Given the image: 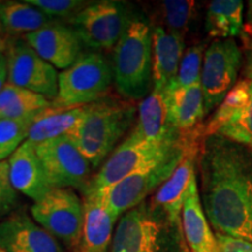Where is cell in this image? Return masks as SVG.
<instances>
[{
	"instance_id": "obj_33",
	"label": "cell",
	"mask_w": 252,
	"mask_h": 252,
	"mask_svg": "<svg viewBox=\"0 0 252 252\" xmlns=\"http://www.w3.org/2000/svg\"><path fill=\"white\" fill-rule=\"evenodd\" d=\"M7 83V62H2L0 64V91Z\"/></svg>"
},
{
	"instance_id": "obj_7",
	"label": "cell",
	"mask_w": 252,
	"mask_h": 252,
	"mask_svg": "<svg viewBox=\"0 0 252 252\" xmlns=\"http://www.w3.org/2000/svg\"><path fill=\"white\" fill-rule=\"evenodd\" d=\"M190 143L185 141L180 146L152 165L133 173L108 190L102 191L106 203L118 219L146 201V197L157 191L180 165Z\"/></svg>"
},
{
	"instance_id": "obj_14",
	"label": "cell",
	"mask_w": 252,
	"mask_h": 252,
	"mask_svg": "<svg viewBox=\"0 0 252 252\" xmlns=\"http://www.w3.org/2000/svg\"><path fill=\"white\" fill-rule=\"evenodd\" d=\"M0 249L4 252H64L59 239L24 209L0 222Z\"/></svg>"
},
{
	"instance_id": "obj_38",
	"label": "cell",
	"mask_w": 252,
	"mask_h": 252,
	"mask_svg": "<svg viewBox=\"0 0 252 252\" xmlns=\"http://www.w3.org/2000/svg\"><path fill=\"white\" fill-rule=\"evenodd\" d=\"M4 33H5L4 28H2V25H1V23H0V35H2Z\"/></svg>"
},
{
	"instance_id": "obj_35",
	"label": "cell",
	"mask_w": 252,
	"mask_h": 252,
	"mask_svg": "<svg viewBox=\"0 0 252 252\" xmlns=\"http://www.w3.org/2000/svg\"><path fill=\"white\" fill-rule=\"evenodd\" d=\"M247 74L249 75V78H252V55L250 59V62H249L248 69H247Z\"/></svg>"
},
{
	"instance_id": "obj_28",
	"label": "cell",
	"mask_w": 252,
	"mask_h": 252,
	"mask_svg": "<svg viewBox=\"0 0 252 252\" xmlns=\"http://www.w3.org/2000/svg\"><path fill=\"white\" fill-rule=\"evenodd\" d=\"M195 2L188 0H165L161 2V14L165 21V30L180 34L187 30L194 13Z\"/></svg>"
},
{
	"instance_id": "obj_40",
	"label": "cell",
	"mask_w": 252,
	"mask_h": 252,
	"mask_svg": "<svg viewBox=\"0 0 252 252\" xmlns=\"http://www.w3.org/2000/svg\"><path fill=\"white\" fill-rule=\"evenodd\" d=\"M0 118H1V117H0Z\"/></svg>"
},
{
	"instance_id": "obj_4",
	"label": "cell",
	"mask_w": 252,
	"mask_h": 252,
	"mask_svg": "<svg viewBox=\"0 0 252 252\" xmlns=\"http://www.w3.org/2000/svg\"><path fill=\"white\" fill-rule=\"evenodd\" d=\"M113 81L130 100H143L153 89L152 30L143 19L132 18L113 49Z\"/></svg>"
},
{
	"instance_id": "obj_18",
	"label": "cell",
	"mask_w": 252,
	"mask_h": 252,
	"mask_svg": "<svg viewBox=\"0 0 252 252\" xmlns=\"http://www.w3.org/2000/svg\"><path fill=\"white\" fill-rule=\"evenodd\" d=\"M133 130L151 143H179L184 133L171 124L167 112L165 93L152 89L138 106V119Z\"/></svg>"
},
{
	"instance_id": "obj_39",
	"label": "cell",
	"mask_w": 252,
	"mask_h": 252,
	"mask_svg": "<svg viewBox=\"0 0 252 252\" xmlns=\"http://www.w3.org/2000/svg\"><path fill=\"white\" fill-rule=\"evenodd\" d=\"M0 252H4V251H2V250H1V249H0Z\"/></svg>"
},
{
	"instance_id": "obj_29",
	"label": "cell",
	"mask_w": 252,
	"mask_h": 252,
	"mask_svg": "<svg viewBox=\"0 0 252 252\" xmlns=\"http://www.w3.org/2000/svg\"><path fill=\"white\" fill-rule=\"evenodd\" d=\"M204 48L202 45L190 47L185 52L175 77V84L182 88H188L201 84Z\"/></svg>"
},
{
	"instance_id": "obj_2",
	"label": "cell",
	"mask_w": 252,
	"mask_h": 252,
	"mask_svg": "<svg viewBox=\"0 0 252 252\" xmlns=\"http://www.w3.org/2000/svg\"><path fill=\"white\" fill-rule=\"evenodd\" d=\"M110 252H189L182 224L152 201H145L118 220Z\"/></svg>"
},
{
	"instance_id": "obj_21",
	"label": "cell",
	"mask_w": 252,
	"mask_h": 252,
	"mask_svg": "<svg viewBox=\"0 0 252 252\" xmlns=\"http://www.w3.org/2000/svg\"><path fill=\"white\" fill-rule=\"evenodd\" d=\"M196 147L194 144L189 146L184 160L178 166L171 178L156 191L151 201L160 207L168 215L172 222L181 223V213L185 198L187 196L189 185L196 175Z\"/></svg>"
},
{
	"instance_id": "obj_13",
	"label": "cell",
	"mask_w": 252,
	"mask_h": 252,
	"mask_svg": "<svg viewBox=\"0 0 252 252\" xmlns=\"http://www.w3.org/2000/svg\"><path fill=\"white\" fill-rule=\"evenodd\" d=\"M202 133L222 135L252 150V78L238 82L226 94Z\"/></svg>"
},
{
	"instance_id": "obj_30",
	"label": "cell",
	"mask_w": 252,
	"mask_h": 252,
	"mask_svg": "<svg viewBox=\"0 0 252 252\" xmlns=\"http://www.w3.org/2000/svg\"><path fill=\"white\" fill-rule=\"evenodd\" d=\"M25 1L39 8L49 18H67L69 20H71L75 15L89 5V2L82 0H25Z\"/></svg>"
},
{
	"instance_id": "obj_34",
	"label": "cell",
	"mask_w": 252,
	"mask_h": 252,
	"mask_svg": "<svg viewBox=\"0 0 252 252\" xmlns=\"http://www.w3.org/2000/svg\"><path fill=\"white\" fill-rule=\"evenodd\" d=\"M8 46V36H5L4 34L0 35V54H5Z\"/></svg>"
},
{
	"instance_id": "obj_6",
	"label": "cell",
	"mask_w": 252,
	"mask_h": 252,
	"mask_svg": "<svg viewBox=\"0 0 252 252\" xmlns=\"http://www.w3.org/2000/svg\"><path fill=\"white\" fill-rule=\"evenodd\" d=\"M112 81V67L103 54H81L74 64L59 74L58 96L52 108H78L97 102L108 93Z\"/></svg>"
},
{
	"instance_id": "obj_20",
	"label": "cell",
	"mask_w": 252,
	"mask_h": 252,
	"mask_svg": "<svg viewBox=\"0 0 252 252\" xmlns=\"http://www.w3.org/2000/svg\"><path fill=\"white\" fill-rule=\"evenodd\" d=\"M185 54V41L180 34L172 33L161 26L152 30V78L153 89H165L178 75L182 56Z\"/></svg>"
},
{
	"instance_id": "obj_23",
	"label": "cell",
	"mask_w": 252,
	"mask_h": 252,
	"mask_svg": "<svg viewBox=\"0 0 252 252\" xmlns=\"http://www.w3.org/2000/svg\"><path fill=\"white\" fill-rule=\"evenodd\" d=\"M87 109L88 105L69 109H54L50 106L43 110L32 124L28 140L37 144L67 135L82 121Z\"/></svg>"
},
{
	"instance_id": "obj_12",
	"label": "cell",
	"mask_w": 252,
	"mask_h": 252,
	"mask_svg": "<svg viewBox=\"0 0 252 252\" xmlns=\"http://www.w3.org/2000/svg\"><path fill=\"white\" fill-rule=\"evenodd\" d=\"M47 179L54 188H84L91 165L68 135L35 144Z\"/></svg>"
},
{
	"instance_id": "obj_36",
	"label": "cell",
	"mask_w": 252,
	"mask_h": 252,
	"mask_svg": "<svg viewBox=\"0 0 252 252\" xmlns=\"http://www.w3.org/2000/svg\"><path fill=\"white\" fill-rule=\"evenodd\" d=\"M249 9H250V12H249V18L252 19V1H249Z\"/></svg>"
},
{
	"instance_id": "obj_31",
	"label": "cell",
	"mask_w": 252,
	"mask_h": 252,
	"mask_svg": "<svg viewBox=\"0 0 252 252\" xmlns=\"http://www.w3.org/2000/svg\"><path fill=\"white\" fill-rule=\"evenodd\" d=\"M20 197L9 178L8 161H0V222L19 209Z\"/></svg>"
},
{
	"instance_id": "obj_9",
	"label": "cell",
	"mask_w": 252,
	"mask_h": 252,
	"mask_svg": "<svg viewBox=\"0 0 252 252\" xmlns=\"http://www.w3.org/2000/svg\"><path fill=\"white\" fill-rule=\"evenodd\" d=\"M241 65L242 50L234 39L215 40L206 49L201 72L206 117L234 89Z\"/></svg>"
},
{
	"instance_id": "obj_26",
	"label": "cell",
	"mask_w": 252,
	"mask_h": 252,
	"mask_svg": "<svg viewBox=\"0 0 252 252\" xmlns=\"http://www.w3.org/2000/svg\"><path fill=\"white\" fill-rule=\"evenodd\" d=\"M52 102L39 94L6 83L0 91V117L24 119L49 109Z\"/></svg>"
},
{
	"instance_id": "obj_24",
	"label": "cell",
	"mask_w": 252,
	"mask_h": 252,
	"mask_svg": "<svg viewBox=\"0 0 252 252\" xmlns=\"http://www.w3.org/2000/svg\"><path fill=\"white\" fill-rule=\"evenodd\" d=\"M55 21L48 15L24 1L4 0L0 1V23L8 36L19 37L41 30Z\"/></svg>"
},
{
	"instance_id": "obj_1",
	"label": "cell",
	"mask_w": 252,
	"mask_h": 252,
	"mask_svg": "<svg viewBox=\"0 0 252 252\" xmlns=\"http://www.w3.org/2000/svg\"><path fill=\"white\" fill-rule=\"evenodd\" d=\"M200 196L216 232L252 243V150L219 134L197 152Z\"/></svg>"
},
{
	"instance_id": "obj_3",
	"label": "cell",
	"mask_w": 252,
	"mask_h": 252,
	"mask_svg": "<svg viewBox=\"0 0 252 252\" xmlns=\"http://www.w3.org/2000/svg\"><path fill=\"white\" fill-rule=\"evenodd\" d=\"M137 109L130 102L99 99L88 105L84 117L67 135L96 168L130 130Z\"/></svg>"
},
{
	"instance_id": "obj_22",
	"label": "cell",
	"mask_w": 252,
	"mask_h": 252,
	"mask_svg": "<svg viewBox=\"0 0 252 252\" xmlns=\"http://www.w3.org/2000/svg\"><path fill=\"white\" fill-rule=\"evenodd\" d=\"M163 93L169 122L181 133L190 131L206 117L201 84L182 88L173 81Z\"/></svg>"
},
{
	"instance_id": "obj_27",
	"label": "cell",
	"mask_w": 252,
	"mask_h": 252,
	"mask_svg": "<svg viewBox=\"0 0 252 252\" xmlns=\"http://www.w3.org/2000/svg\"><path fill=\"white\" fill-rule=\"evenodd\" d=\"M36 117L37 115L24 119L0 118V161L7 160L28 139Z\"/></svg>"
},
{
	"instance_id": "obj_25",
	"label": "cell",
	"mask_w": 252,
	"mask_h": 252,
	"mask_svg": "<svg viewBox=\"0 0 252 252\" xmlns=\"http://www.w3.org/2000/svg\"><path fill=\"white\" fill-rule=\"evenodd\" d=\"M244 4L241 0H215L208 6L206 31L217 40L239 36L243 31Z\"/></svg>"
},
{
	"instance_id": "obj_5",
	"label": "cell",
	"mask_w": 252,
	"mask_h": 252,
	"mask_svg": "<svg viewBox=\"0 0 252 252\" xmlns=\"http://www.w3.org/2000/svg\"><path fill=\"white\" fill-rule=\"evenodd\" d=\"M185 141L186 139L179 143H151L132 130L124 141L110 154L99 172L89 179L83 188V194L108 190L139 169L161 160Z\"/></svg>"
},
{
	"instance_id": "obj_11",
	"label": "cell",
	"mask_w": 252,
	"mask_h": 252,
	"mask_svg": "<svg viewBox=\"0 0 252 252\" xmlns=\"http://www.w3.org/2000/svg\"><path fill=\"white\" fill-rule=\"evenodd\" d=\"M131 19L122 2L98 1L88 5L69 23L83 45L93 49H110L121 40Z\"/></svg>"
},
{
	"instance_id": "obj_32",
	"label": "cell",
	"mask_w": 252,
	"mask_h": 252,
	"mask_svg": "<svg viewBox=\"0 0 252 252\" xmlns=\"http://www.w3.org/2000/svg\"><path fill=\"white\" fill-rule=\"evenodd\" d=\"M217 244L220 252H252V243L244 239H239L216 232Z\"/></svg>"
},
{
	"instance_id": "obj_10",
	"label": "cell",
	"mask_w": 252,
	"mask_h": 252,
	"mask_svg": "<svg viewBox=\"0 0 252 252\" xmlns=\"http://www.w3.org/2000/svg\"><path fill=\"white\" fill-rule=\"evenodd\" d=\"M7 83L39 94L53 102L59 91V72L45 61L23 36H8L5 53Z\"/></svg>"
},
{
	"instance_id": "obj_16",
	"label": "cell",
	"mask_w": 252,
	"mask_h": 252,
	"mask_svg": "<svg viewBox=\"0 0 252 252\" xmlns=\"http://www.w3.org/2000/svg\"><path fill=\"white\" fill-rule=\"evenodd\" d=\"M7 161L13 187L34 202L46 196L53 189L36 153L35 144L31 140L25 141Z\"/></svg>"
},
{
	"instance_id": "obj_8",
	"label": "cell",
	"mask_w": 252,
	"mask_h": 252,
	"mask_svg": "<svg viewBox=\"0 0 252 252\" xmlns=\"http://www.w3.org/2000/svg\"><path fill=\"white\" fill-rule=\"evenodd\" d=\"M34 220L72 250H80L84 203L72 189L54 188L31 207Z\"/></svg>"
},
{
	"instance_id": "obj_15",
	"label": "cell",
	"mask_w": 252,
	"mask_h": 252,
	"mask_svg": "<svg viewBox=\"0 0 252 252\" xmlns=\"http://www.w3.org/2000/svg\"><path fill=\"white\" fill-rule=\"evenodd\" d=\"M35 52L55 69L64 70L80 58L82 42L70 26L53 21L23 36Z\"/></svg>"
},
{
	"instance_id": "obj_19",
	"label": "cell",
	"mask_w": 252,
	"mask_h": 252,
	"mask_svg": "<svg viewBox=\"0 0 252 252\" xmlns=\"http://www.w3.org/2000/svg\"><path fill=\"white\" fill-rule=\"evenodd\" d=\"M181 223L189 252H220L216 235H214L201 202L197 175L189 185L182 208Z\"/></svg>"
},
{
	"instance_id": "obj_37",
	"label": "cell",
	"mask_w": 252,
	"mask_h": 252,
	"mask_svg": "<svg viewBox=\"0 0 252 252\" xmlns=\"http://www.w3.org/2000/svg\"><path fill=\"white\" fill-rule=\"evenodd\" d=\"M6 61V56L5 54H0V64H1L2 62Z\"/></svg>"
},
{
	"instance_id": "obj_17",
	"label": "cell",
	"mask_w": 252,
	"mask_h": 252,
	"mask_svg": "<svg viewBox=\"0 0 252 252\" xmlns=\"http://www.w3.org/2000/svg\"><path fill=\"white\" fill-rule=\"evenodd\" d=\"M83 203L84 220L80 252H108L118 217L110 209L102 193L84 195Z\"/></svg>"
}]
</instances>
